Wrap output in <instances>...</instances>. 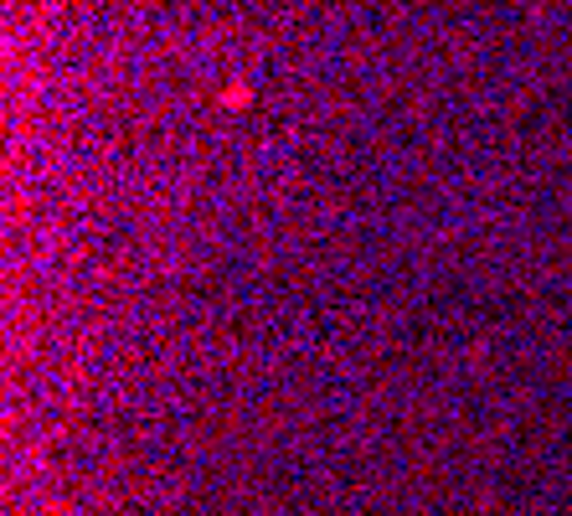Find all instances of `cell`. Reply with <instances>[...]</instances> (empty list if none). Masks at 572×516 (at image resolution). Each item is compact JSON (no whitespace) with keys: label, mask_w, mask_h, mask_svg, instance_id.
Instances as JSON below:
<instances>
[{"label":"cell","mask_w":572,"mask_h":516,"mask_svg":"<svg viewBox=\"0 0 572 516\" xmlns=\"http://www.w3.org/2000/svg\"><path fill=\"white\" fill-rule=\"evenodd\" d=\"M248 98H253V88H248V83H232V88H222V103H227V109H243Z\"/></svg>","instance_id":"1"}]
</instances>
